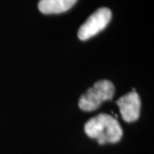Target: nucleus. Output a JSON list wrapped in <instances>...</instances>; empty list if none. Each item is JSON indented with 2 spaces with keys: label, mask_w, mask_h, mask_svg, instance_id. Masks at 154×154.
Masks as SVG:
<instances>
[{
  "label": "nucleus",
  "mask_w": 154,
  "mask_h": 154,
  "mask_svg": "<svg viewBox=\"0 0 154 154\" xmlns=\"http://www.w3.org/2000/svg\"><path fill=\"white\" fill-rule=\"evenodd\" d=\"M119 106L122 117L127 122H132L137 120L140 111V99L137 93L130 92L123 95L116 101Z\"/></svg>",
  "instance_id": "nucleus-4"
},
{
  "label": "nucleus",
  "mask_w": 154,
  "mask_h": 154,
  "mask_svg": "<svg viewBox=\"0 0 154 154\" xmlns=\"http://www.w3.org/2000/svg\"><path fill=\"white\" fill-rule=\"evenodd\" d=\"M111 19V11L108 8H100L93 13L78 30V38L87 40L106 28Z\"/></svg>",
  "instance_id": "nucleus-3"
},
{
  "label": "nucleus",
  "mask_w": 154,
  "mask_h": 154,
  "mask_svg": "<svg viewBox=\"0 0 154 154\" xmlns=\"http://www.w3.org/2000/svg\"><path fill=\"white\" fill-rule=\"evenodd\" d=\"M115 94V86L108 80H101L88 88L79 99V107L85 111L97 110L105 100H110Z\"/></svg>",
  "instance_id": "nucleus-2"
},
{
  "label": "nucleus",
  "mask_w": 154,
  "mask_h": 154,
  "mask_svg": "<svg viewBox=\"0 0 154 154\" xmlns=\"http://www.w3.org/2000/svg\"><path fill=\"white\" fill-rule=\"evenodd\" d=\"M88 137L96 139L99 145L116 143L122 137V129L117 120L108 114H99L87 122L84 127Z\"/></svg>",
  "instance_id": "nucleus-1"
},
{
  "label": "nucleus",
  "mask_w": 154,
  "mask_h": 154,
  "mask_svg": "<svg viewBox=\"0 0 154 154\" xmlns=\"http://www.w3.org/2000/svg\"><path fill=\"white\" fill-rule=\"evenodd\" d=\"M76 2L77 0H40L38 7L43 14H59L71 9Z\"/></svg>",
  "instance_id": "nucleus-5"
}]
</instances>
